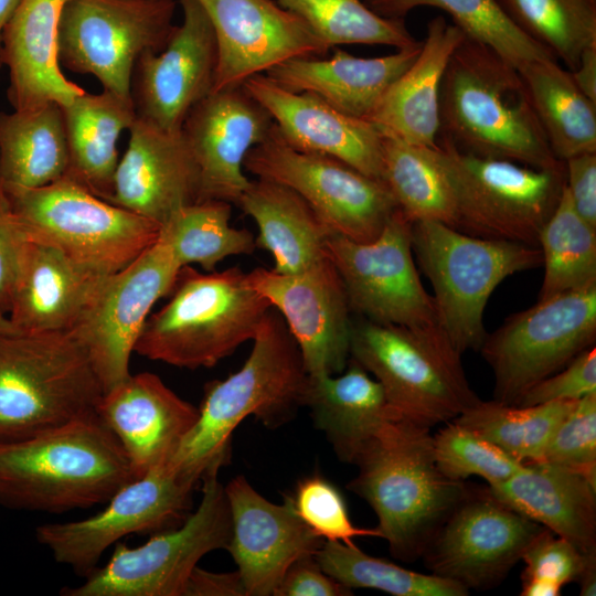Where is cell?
I'll use <instances>...</instances> for the list:
<instances>
[{"label":"cell","mask_w":596,"mask_h":596,"mask_svg":"<svg viewBox=\"0 0 596 596\" xmlns=\"http://www.w3.org/2000/svg\"><path fill=\"white\" fill-rule=\"evenodd\" d=\"M253 342L237 372L206 385L195 424L166 464L180 478L196 485L206 471L221 468L228 459L231 436L246 417L275 428L302 406L308 374L276 309L267 311Z\"/></svg>","instance_id":"6da1fadb"},{"label":"cell","mask_w":596,"mask_h":596,"mask_svg":"<svg viewBox=\"0 0 596 596\" xmlns=\"http://www.w3.org/2000/svg\"><path fill=\"white\" fill-rule=\"evenodd\" d=\"M353 464L359 471L348 489L373 509L376 529L402 562L422 558L470 490L437 467L430 428L400 415L382 425Z\"/></svg>","instance_id":"7a4b0ae2"},{"label":"cell","mask_w":596,"mask_h":596,"mask_svg":"<svg viewBox=\"0 0 596 596\" xmlns=\"http://www.w3.org/2000/svg\"><path fill=\"white\" fill-rule=\"evenodd\" d=\"M439 132L478 157L535 169L564 167L547 143L518 68L466 36L443 77Z\"/></svg>","instance_id":"3957f363"},{"label":"cell","mask_w":596,"mask_h":596,"mask_svg":"<svg viewBox=\"0 0 596 596\" xmlns=\"http://www.w3.org/2000/svg\"><path fill=\"white\" fill-rule=\"evenodd\" d=\"M134 480L116 437L95 413L33 436L0 441V503L63 513L106 503Z\"/></svg>","instance_id":"277c9868"},{"label":"cell","mask_w":596,"mask_h":596,"mask_svg":"<svg viewBox=\"0 0 596 596\" xmlns=\"http://www.w3.org/2000/svg\"><path fill=\"white\" fill-rule=\"evenodd\" d=\"M170 295L146 320L135 352L190 370L214 366L253 340L272 308L236 266L204 273L183 266Z\"/></svg>","instance_id":"5b68a950"},{"label":"cell","mask_w":596,"mask_h":596,"mask_svg":"<svg viewBox=\"0 0 596 596\" xmlns=\"http://www.w3.org/2000/svg\"><path fill=\"white\" fill-rule=\"evenodd\" d=\"M104 394L73 330L0 334V441L95 413Z\"/></svg>","instance_id":"8992f818"},{"label":"cell","mask_w":596,"mask_h":596,"mask_svg":"<svg viewBox=\"0 0 596 596\" xmlns=\"http://www.w3.org/2000/svg\"><path fill=\"white\" fill-rule=\"evenodd\" d=\"M350 356L381 384L400 416L430 429L480 400L465 375L461 354L439 328L362 319L351 327Z\"/></svg>","instance_id":"52a82bcc"},{"label":"cell","mask_w":596,"mask_h":596,"mask_svg":"<svg viewBox=\"0 0 596 596\" xmlns=\"http://www.w3.org/2000/svg\"><path fill=\"white\" fill-rule=\"evenodd\" d=\"M412 248L434 288L438 323L462 354L479 351L487 302L507 277L542 265L540 247L466 234L447 224L412 223Z\"/></svg>","instance_id":"ba28073f"},{"label":"cell","mask_w":596,"mask_h":596,"mask_svg":"<svg viewBox=\"0 0 596 596\" xmlns=\"http://www.w3.org/2000/svg\"><path fill=\"white\" fill-rule=\"evenodd\" d=\"M2 188L30 241L99 275L125 268L159 237V223L103 200L67 175L35 189Z\"/></svg>","instance_id":"9c48e42d"},{"label":"cell","mask_w":596,"mask_h":596,"mask_svg":"<svg viewBox=\"0 0 596 596\" xmlns=\"http://www.w3.org/2000/svg\"><path fill=\"white\" fill-rule=\"evenodd\" d=\"M433 151L454 196L457 230L539 247L540 232L565 184L564 167L535 169L478 157L444 137Z\"/></svg>","instance_id":"30bf717a"},{"label":"cell","mask_w":596,"mask_h":596,"mask_svg":"<svg viewBox=\"0 0 596 596\" xmlns=\"http://www.w3.org/2000/svg\"><path fill=\"white\" fill-rule=\"evenodd\" d=\"M210 469L202 477L198 509L178 526L159 531L143 544L117 542L104 566H97L64 596H183L192 571L207 553L226 549L232 533L224 486Z\"/></svg>","instance_id":"8fae6325"},{"label":"cell","mask_w":596,"mask_h":596,"mask_svg":"<svg viewBox=\"0 0 596 596\" xmlns=\"http://www.w3.org/2000/svg\"><path fill=\"white\" fill-rule=\"evenodd\" d=\"M595 341L596 286L538 300L511 315L479 350L493 373V400L514 405Z\"/></svg>","instance_id":"7c38bea8"},{"label":"cell","mask_w":596,"mask_h":596,"mask_svg":"<svg viewBox=\"0 0 596 596\" xmlns=\"http://www.w3.org/2000/svg\"><path fill=\"white\" fill-rule=\"evenodd\" d=\"M174 10V0H67L58 26L61 65L131 99L135 65L164 47Z\"/></svg>","instance_id":"4fadbf2b"},{"label":"cell","mask_w":596,"mask_h":596,"mask_svg":"<svg viewBox=\"0 0 596 596\" xmlns=\"http://www.w3.org/2000/svg\"><path fill=\"white\" fill-rule=\"evenodd\" d=\"M244 168L294 190L332 234L354 242L377 237L398 209L382 180L333 157L292 148L275 123L265 140L247 152Z\"/></svg>","instance_id":"5bb4252c"},{"label":"cell","mask_w":596,"mask_h":596,"mask_svg":"<svg viewBox=\"0 0 596 596\" xmlns=\"http://www.w3.org/2000/svg\"><path fill=\"white\" fill-rule=\"evenodd\" d=\"M326 254L342 280L351 311L382 324L440 329L434 298L415 267L412 222L400 209L370 242L330 234Z\"/></svg>","instance_id":"9a60e30c"},{"label":"cell","mask_w":596,"mask_h":596,"mask_svg":"<svg viewBox=\"0 0 596 596\" xmlns=\"http://www.w3.org/2000/svg\"><path fill=\"white\" fill-rule=\"evenodd\" d=\"M195 486L163 465L123 486L89 518L39 525L35 539L55 562L85 577L105 551L126 535L153 534L181 524Z\"/></svg>","instance_id":"2e32d148"},{"label":"cell","mask_w":596,"mask_h":596,"mask_svg":"<svg viewBox=\"0 0 596 596\" xmlns=\"http://www.w3.org/2000/svg\"><path fill=\"white\" fill-rule=\"evenodd\" d=\"M181 267L157 240L134 262L103 280L73 330L87 350L104 393L131 374V353L151 308L170 295Z\"/></svg>","instance_id":"e0dca14e"},{"label":"cell","mask_w":596,"mask_h":596,"mask_svg":"<svg viewBox=\"0 0 596 596\" xmlns=\"http://www.w3.org/2000/svg\"><path fill=\"white\" fill-rule=\"evenodd\" d=\"M545 529L501 502L489 488L469 490L422 558L432 574L467 589H489L507 577Z\"/></svg>","instance_id":"ac0fdd59"},{"label":"cell","mask_w":596,"mask_h":596,"mask_svg":"<svg viewBox=\"0 0 596 596\" xmlns=\"http://www.w3.org/2000/svg\"><path fill=\"white\" fill-rule=\"evenodd\" d=\"M252 287L283 317L308 375L343 372L350 356L352 322L342 280L326 256L297 274L257 267Z\"/></svg>","instance_id":"d6986e66"},{"label":"cell","mask_w":596,"mask_h":596,"mask_svg":"<svg viewBox=\"0 0 596 596\" xmlns=\"http://www.w3.org/2000/svg\"><path fill=\"white\" fill-rule=\"evenodd\" d=\"M183 20L164 47L135 65L131 99L138 118L178 132L190 110L214 85L217 63L211 21L198 0H179Z\"/></svg>","instance_id":"ffe728a7"},{"label":"cell","mask_w":596,"mask_h":596,"mask_svg":"<svg viewBox=\"0 0 596 596\" xmlns=\"http://www.w3.org/2000/svg\"><path fill=\"white\" fill-rule=\"evenodd\" d=\"M213 26L217 63L213 89L242 85L292 58L330 49L297 14L275 0H198Z\"/></svg>","instance_id":"44dd1931"},{"label":"cell","mask_w":596,"mask_h":596,"mask_svg":"<svg viewBox=\"0 0 596 596\" xmlns=\"http://www.w3.org/2000/svg\"><path fill=\"white\" fill-rule=\"evenodd\" d=\"M273 125L243 85L211 92L190 110L181 132L198 168L199 201L238 202L251 182L245 157Z\"/></svg>","instance_id":"7402d4cb"},{"label":"cell","mask_w":596,"mask_h":596,"mask_svg":"<svg viewBox=\"0 0 596 596\" xmlns=\"http://www.w3.org/2000/svg\"><path fill=\"white\" fill-rule=\"evenodd\" d=\"M232 533L225 550L237 565L246 596L274 595L289 566L323 544L297 515L290 501H268L243 476L224 486Z\"/></svg>","instance_id":"603a6c76"},{"label":"cell","mask_w":596,"mask_h":596,"mask_svg":"<svg viewBox=\"0 0 596 596\" xmlns=\"http://www.w3.org/2000/svg\"><path fill=\"white\" fill-rule=\"evenodd\" d=\"M96 415L121 446L134 479L166 465L199 417L153 373L130 374L105 392Z\"/></svg>","instance_id":"cb8c5ba5"},{"label":"cell","mask_w":596,"mask_h":596,"mask_svg":"<svg viewBox=\"0 0 596 596\" xmlns=\"http://www.w3.org/2000/svg\"><path fill=\"white\" fill-rule=\"evenodd\" d=\"M242 85L269 113L289 146L333 157L382 180L383 136L371 121L348 116L313 94L287 91L265 74Z\"/></svg>","instance_id":"d4e9b609"},{"label":"cell","mask_w":596,"mask_h":596,"mask_svg":"<svg viewBox=\"0 0 596 596\" xmlns=\"http://www.w3.org/2000/svg\"><path fill=\"white\" fill-rule=\"evenodd\" d=\"M119 160L108 202L160 225L199 201V173L181 131L163 130L136 117Z\"/></svg>","instance_id":"484cf974"},{"label":"cell","mask_w":596,"mask_h":596,"mask_svg":"<svg viewBox=\"0 0 596 596\" xmlns=\"http://www.w3.org/2000/svg\"><path fill=\"white\" fill-rule=\"evenodd\" d=\"M66 1L23 0L2 31L1 61L9 68L14 110L47 103L64 107L86 92L61 70L58 26Z\"/></svg>","instance_id":"4316f807"},{"label":"cell","mask_w":596,"mask_h":596,"mask_svg":"<svg viewBox=\"0 0 596 596\" xmlns=\"http://www.w3.org/2000/svg\"><path fill=\"white\" fill-rule=\"evenodd\" d=\"M422 42L377 57H358L336 50L318 56L286 61L265 75L294 93H310L337 110L369 120L390 86L414 62Z\"/></svg>","instance_id":"83f0119b"},{"label":"cell","mask_w":596,"mask_h":596,"mask_svg":"<svg viewBox=\"0 0 596 596\" xmlns=\"http://www.w3.org/2000/svg\"><path fill=\"white\" fill-rule=\"evenodd\" d=\"M464 39L465 34L443 15L427 23L417 57L390 86L369 119L383 136L437 147L441 82Z\"/></svg>","instance_id":"f1b7e54d"},{"label":"cell","mask_w":596,"mask_h":596,"mask_svg":"<svg viewBox=\"0 0 596 596\" xmlns=\"http://www.w3.org/2000/svg\"><path fill=\"white\" fill-rule=\"evenodd\" d=\"M105 277L30 241L7 317L22 333L72 330Z\"/></svg>","instance_id":"f546056e"},{"label":"cell","mask_w":596,"mask_h":596,"mask_svg":"<svg viewBox=\"0 0 596 596\" xmlns=\"http://www.w3.org/2000/svg\"><path fill=\"white\" fill-rule=\"evenodd\" d=\"M488 488L501 502L567 540L582 553H596V482L584 475L533 461Z\"/></svg>","instance_id":"4dcf8cb0"},{"label":"cell","mask_w":596,"mask_h":596,"mask_svg":"<svg viewBox=\"0 0 596 596\" xmlns=\"http://www.w3.org/2000/svg\"><path fill=\"white\" fill-rule=\"evenodd\" d=\"M302 406L341 461L353 464L382 425L398 415L381 384L353 360L336 375H308Z\"/></svg>","instance_id":"1f68e13d"},{"label":"cell","mask_w":596,"mask_h":596,"mask_svg":"<svg viewBox=\"0 0 596 596\" xmlns=\"http://www.w3.org/2000/svg\"><path fill=\"white\" fill-rule=\"evenodd\" d=\"M236 204L255 221L256 246L273 254L275 272L297 274L326 256L332 233L294 190L257 178Z\"/></svg>","instance_id":"d6a6232c"},{"label":"cell","mask_w":596,"mask_h":596,"mask_svg":"<svg viewBox=\"0 0 596 596\" xmlns=\"http://www.w3.org/2000/svg\"><path fill=\"white\" fill-rule=\"evenodd\" d=\"M62 109L68 147L65 175L107 201L119 162L117 142L137 117L132 99L85 92Z\"/></svg>","instance_id":"836d02e7"},{"label":"cell","mask_w":596,"mask_h":596,"mask_svg":"<svg viewBox=\"0 0 596 596\" xmlns=\"http://www.w3.org/2000/svg\"><path fill=\"white\" fill-rule=\"evenodd\" d=\"M68 147L63 109L56 103L0 113V183L35 189L63 178Z\"/></svg>","instance_id":"e575fe53"},{"label":"cell","mask_w":596,"mask_h":596,"mask_svg":"<svg viewBox=\"0 0 596 596\" xmlns=\"http://www.w3.org/2000/svg\"><path fill=\"white\" fill-rule=\"evenodd\" d=\"M534 115L560 161L596 152V103L574 83L556 58L535 60L518 68Z\"/></svg>","instance_id":"d590c367"},{"label":"cell","mask_w":596,"mask_h":596,"mask_svg":"<svg viewBox=\"0 0 596 596\" xmlns=\"http://www.w3.org/2000/svg\"><path fill=\"white\" fill-rule=\"evenodd\" d=\"M382 180L412 223L433 221L456 228L454 196L433 148L383 136Z\"/></svg>","instance_id":"8d00e7d4"},{"label":"cell","mask_w":596,"mask_h":596,"mask_svg":"<svg viewBox=\"0 0 596 596\" xmlns=\"http://www.w3.org/2000/svg\"><path fill=\"white\" fill-rule=\"evenodd\" d=\"M231 203L204 200L184 205L160 225L158 240L164 242L182 268L199 264L215 270L224 258L249 255L256 248L251 231L230 224Z\"/></svg>","instance_id":"74e56055"},{"label":"cell","mask_w":596,"mask_h":596,"mask_svg":"<svg viewBox=\"0 0 596 596\" xmlns=\"http://www.w3.org/2000/svg\"><path fill=\"white\" fill-rule=\"evenodd\" d=\"M372 11L385 18L404 19L418 7H434L448 13L466 38L483 44L519 68L554 55L523 33L497 0H369Z\"/></svg>","instance_id":"f35d334b"},{"label":"cell","mask_w":596,"mask_h":596,"mask_svg":"<svg viewBox=\"0 0 596 596\" xmlns=\"http://www.w3.org/2000/svg\"><path fill=\"white\" fill-rule=\"evenodd\" d=\"M575 402L520 406L479 400L453 421L476 432L522 464L542 461L553 433Z\"/></svg>","instance_id":"ab89813d"},{"label":"cell","mask_w":596,"mask_h":596,"mask_svg":"<svg viewBox=\"0 0 596 596\" xmlns=\"http://www.w3.org/2000/svg\"><path fill=\"white\" fill-rule=\"evenodd\" d=\"M538 245L544 266L538 300L596 286V227L576 213L565 184Z\"/></svg>","instance_id":"60d3db41"},{"label":"cell","mask_w":596,"mask_h":596,"mask_svg":"<svg viewBox=\"0 0 596 596\" xmlns=\"http://www.w3.org/2000/svg\"><path fill=\"white\" fill-rule=\"evenodd\" d=\"M512 22L573 71L596 45V0H497Z\"/></svg>","instance_id":"b9f144b4"},{"label":"cell","mask_w":596,"mask_h":596,"mask_svg":"<svg viewBox=\"0 0 596 596\" xmlns=\"http://www.w3.org/2000/svg\"><path fill=\"white\" fill-rule=\"evenodd\" d=\"M322 570L348 588H372L394 596H467L469 589L435 574H423L374 557L356 545L323 542L315 553Z\"/></svg>","instance_id":"7bdbcfd3"},{"label":"cell","mask_w":596,"mask_h":596,"mask_svg":"<svg viewBox=\"0 0 596 596\" xmlns=\"http://www.w3.org/2000/svg\"><path fill=\"white\" fill-rule=\"evenodd\" d=\"M299 15L329 46L377 44L403 49L417 44L404 19L385 18L361 0H275Z\"/></svg>","instance_id":"ee69618b"},{"label":"cell","mask_w":596,"mask_h":596,"mask_svg":"<svg viewBox=\"0 0 596 596\" xmlns=\"http://www.w3.org/2000/svg\"><path fill=\"white\" fill-rule=\"evenodd\" d=\"M433 451L437 467L449 479L465 481L477 476L488 487L508 480L525 466L455 421L433 435Z\"/></svg>","instance_id":"f6af8a7d"},{"label":"cell","mask_w":596,"mask_h":596,"mask_svg":"<svg viewBox=\"0 0 596 596\" xmlns=\"http://www.w3.org/2000/svg\"><path fill=\"white\" fill-rule=\"evenodd\" d=\"M287 498L301 521L326 542L354 546V539L359 536L382 539L376 528H359L352 523L340 490L319 475L301 479L294 494Z\"/></svg>","instance_id":"bcb514c9"},{"label":"cell","mask_w":596,"mask_h":596,"mask_svg":"<svg viewBox=\"0 0 596 596\" xmlns=\"http://www.w3.org/2000/svg\"><path fill=\"white\" fill-rule=\"evenodd\" d=\"M596 482V393L576 401L553 433L543 460Z\"/></svg>","instance_id":"7dc6e473"},{"label":"cell","mask_w":596,"mask_h":596,"mask_svg":"<svg viewBox=\"0 0 596 596\" xmlns=\"http://www.w3.org/2000/svg\"><path fill=\"white\" fill-rule=\"evenodd\" d=\"M596 553L585 554L567 540L545 529L526 549L521 578H535L563 587L578 581Z\"/></svg>","instance_id":"c3c4849f"},{"label":"cell","mask_w":596,"mask_h":596,"mask_svg":"<svg viewBox=\"0 0 596 596\" xmlns=\"http://www.w3.org/2000/svg\"><path fill=\"white\" fill-rule=\"evenodd\" d=\"M596 393V348L583 351L567 365L530 387L514 405L578 401Z\"/></svg>","instance_id":"681fc988"},{"label":"cell","mask_w":596,"mask_h":596,"mask_svg":"<svg viewBox=\"0 0 596 596\" xmlns=\"http://www.w3.org/2000/svg\"><path fill=\"white\" fill-rule=\"evenodd\" d=\"M30 240L0 183V312H8Z\"/></svg>","instance_id":"f907efd6"},{"label":"cell","mask_w":596,"mask_h":596,"mask_svg":"<svg viewBox=\"0 0 596 596\" xmlns=\"http://www.w3.org/2000/svg\"><path fill=\"white\" fill-rule=\"evenodd\" d=\"M352 592L320 566L313 555L295 561L274 592V596H350Z\"/></svg>","instance_id":"816d5d0a"},{"label":"cell","mask_w":596,"mask_h":596,"mask_svg":"<svg viewBox=\"0 0 596 596\" xmlns=\"http://www.w3.org/2000/svg\"><path fill=\"white\" fill-rule=\"evenodd\" d=\"M565 188L576 213L596 227V152L564 161Z\"/></svg>","instance_id":"f5cc1de1"},{"label":"cell","mask_w":596,"mask_h":596,"mask_svg":"<svg viewBox=\"0 0 596 596\" xmlns=\"http://www.w3.org/2000/svg\"><path fill=\"white\" fill-rule=\"evenodd\" d=\"M183 596H246L241 575L214 573L196 566L188 578Z\"/></svg>","instance_id":"db71d44e"},{"label":"cell","mask_w":596,"mask_h":596,"mask_svg":"<svg viewBox=\"0 0 596 596\" xmlns=\"http://www.w3.org/2000/svg\"><path fill=\"white\" fill-rule=\"evenodd\" d=\"M570 72L579 91L596 103V45L585 49L577 66Z\"/></svg>","instance_id":"11a10c76"},{"label":"cell","mask_w":596,"mask_h":596,"mask_svg":"<svg viewBox=\"0 0 596 596\" xmlns=\"http://www.w3.org/2000/svg\"><path fill=\"white\" fill-rule=\"evenodd\" d=\"M562 587L535 578H521L522 596H558Z\"/></svg>","instance_id":"9f6ffc18"},{"label":"cell","mask_w":596,"mask_h":596,"mask_svg":"<svg viewBox=\"0 0 596 596\" xmlns=\"http://www.w3.org/2000/svg\"><path fill=\"white\" fill-rule=\"evenodd\" d=\"M577 584L579 585V595H596V560H593L581 574Z\"/></svg>","instance_id":"6f0895ef"},{"label":"cell","mask_w":596,"mask_h":596,"mask_svg":"<svg viewBox=\"0 0 596 596\" xmlns=\"http://www.w3.org/2000/svg\"><path fill=\"white\" fill-rule=\"evenodd\" d=\"M23 0H0V63L1 61V35L2 31Z\"/></svg>","instance_id":"680465c9"},{"label":"cell","mask_w":596,"mask_h":596,"mask_svg":"<svg viewBox=\"0 0 596 596\" xmlns=\"http://www.w3.org/2000/svg\"><path fill=\"white\" fill-rule=\"evenodd\" d=\"M17 329L13 327L11 321L7 316L0 312V334L3 333H15Z\"/></svg>","instance_id":"91938a15"}]
</instances>
